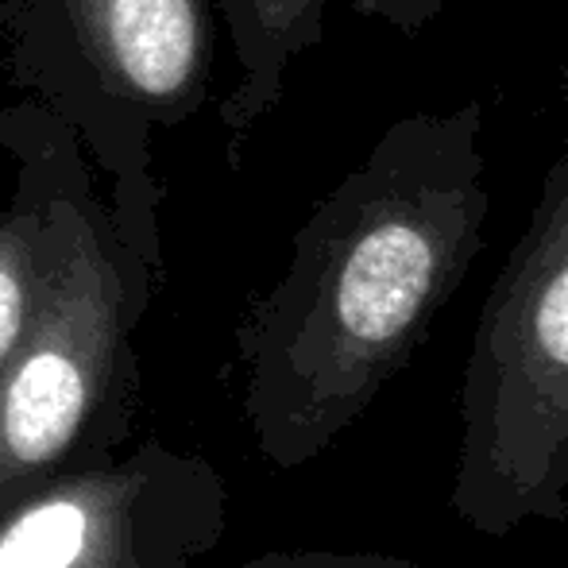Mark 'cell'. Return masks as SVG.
I'll return each mask as SVG.
<instances>
[{
	"mask_svg": "<svg viewBox=\"0 0 568 568\" xmlns=\"http://www.w3.org/2000/svg\"><path fill=\"white\" fill-rule=\"evenodd\" d=\"M20 113L47 182V275L0 372V507L128 449L143 403L140 329L163 283L159 213L116 205L43 101H20Z\"/></svg>",
	"mask_w": 568,
	"mask_h": 568,
	"instance_id": "obj_2",
	"label": "cell"
},
{
	"mask_svg": "<svg viewBox=\"0 0 568 568\" xmlns=\"http://www.w3.org/2000/svg\"><path fill=\"white\" fill-rule=\"evenodd\" d=\"M8 4H12V0H0V8H8Z\"/></svg>",
	"mask_w": 568,
	"mask_h": 568,
	"instance_id": "obj_11",
	"label": "cell"
},
{
	"mask_svg": "<svg viewBox=\"0 0 568 568\" xmlns=\"http://www.w3.org/2000/svg\"><path fill=\"white\" fill-rule=\"evenodd\" d=\"M561 101H565V109H568V62H565V70H561Z\"/></svg>",
	"mask_w": 568,
	"mask_h": 568,
	"instance_id": "obj_10",
	"label": "cell"
},
{
	"mask_svg": "<svg viewBox=\"0 0 568 568\" xmlns=\"http://www.w3.org/2000/svg\"><path fill=\"white\" fill-rule=\"evenodd\" d=\"M449 507L484 538L568 523V143L476 317Z\"/></svg>",
	"mask_w": 568,
	"mask_h": 568,
	"instance_id": "obj_3",
	"label": "cell"
},
{
	"mask_svg": "<svg viewBox=\"0 0 568 568\" xmlns=\"http://www.w3.org/2000/svg\"><path fill=\"white\" fill-rule=\"evenodd\" d=\"M484 101L414 113L310 210L291 263L236 325L255 453L317 460L410 367L487 240Z\"/></svg>",
	"mask_w": 568,
	"mask_h": 568,
	"instance_id": "obj_1",
	"label": "cell"
},
{
	"mask_svg": "<svg viewBox=\"0 0 568 568\" xmlns=\"http://www.w3.org/2000/svg\"><path fill=\"white\" fill-rule=\"evenodd\" d=\"M210 0H16L0 12L8 74L59 113L124 210H163L151 132L210 98Z\"/></svg>",
	"mask_w": 568,
	"mask_h": 568,
	"instance_id": "obj_4",
	"label": "cell"
},
{
	"mask_svg": "<svg viewBox=\"0 0 568 568\" xmlns=\"http://www.w3.org/2000/svg\"><path fill=\"white\" fill-rule=\"evenodd\" d=\"M449 4L453 0H352L356 16L387 23V28H395L398 36H406V39L422 36Z\"/></svg>",
	"mask_w": 568,
	"mask_h": 568,
	"instance_id": "obj_8",
	"label": "cell"
},
{
	"mask_svg": "<svg viewBox=\"0 0 568 568\" xmlns=\"http://www.w3.org/2000/svg\"><path fill=\"white\" fill-rule=\"evenodd\" d=\"M229 530V484L159 437L0 507V568H197Z\"/></svg>",
	"mask_w": 568,
	"mask_h": 568,
	"instance_id": "obj_5",
	"label": "cell"
},
{
	"mask_svg": "<svg viewBox=\"0 0 568 568\" xmlns=\"http://www.w3.org/2000/svg\"><path fill=\"white\" fill-rule=\"evenodd\" d=\"M23 213V197H20V186L12 190V197H8V205H0V244H4L8 236H12L16 221H20Z\"/></svg>",
	"mask_w": 568,
	"mask_h": 568,
	"instance_id": "obj_9",
	"label": "cell"
},
{
	"mask_svg": "<svg viewBox=\"0 0 568 568\" xmlns=\"http://www.w3.org/2000/svg\"><path fill=\"white\" fill-rule=\"evenodd\" d=\"M236 54V85L221 101L225 155L236 171L263 116L275 113L286 93V74L325 39L329 0H210Z\"/></svg>",
	"mask_w": 568,
	"mask_h": 568,
	"instance_id": "obj_6",
	"label": "cell"
},
{
	"mask_svg": "<svg viewBox=\"0 0 568 568\" xmlns=\"http://www.w3.org/2000/svg\"><path fill=\"white\" fill-rule=\"evenodd\" d=\"M236 568H422L406 557L390 554H333V549H286V554H263Z\"/></svg>",
	"mask_w": 568,
	"mask_h": 568,
	"instance_id": "obj_7",
	"label": "cell"
}]
</instances>
